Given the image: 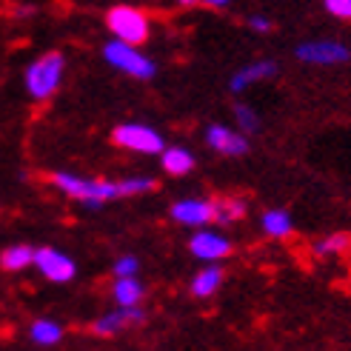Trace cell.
I'll use <instances>...</instances> for the list:
<instances>
[{
  "mask_svg": "<svg viewBox=\"0 0 351 351\" xmlns=\"http://www.w3.org/2000/svg\"><path fill=\"white\" fill-rule=\"evenodd\" d=\"M51 183H55L66 197H75L83 208H100L106 206L109 200L120 197V189L112 180H89L80 178V174L72 171H55L51 174Z\"/></svg>",
  "mask_w": 351,
  "mask_h": 351,
  "instance_id": "7a4b0ae2",
  "label": "cell"
},
{
  "mask_svg": "<svg viewBox=\"0 0 351 351\" xmlns=\"http://www.w3.org/2000/svg\"><path fill=\"white\" fill-rule=\"evenodd\" d=\"M260 229L266 232L269 237L283 240V237H289L294 232V223H291V215L286 212V208H269V212L260 217Z\"/></svg>",
  "mask_w": 351,
  "mask_h": 351,
  "instance_id": "9a60e30c",
  "label": "cell"
},
{
  "mask_svg": "<svg viewBox=\"0 0 351 351\" xmlns=\"http://www.w3.org/2000/svg\"><path fill=\"white\" fill-rule=\"evenodd\" d=\"M146 320V314L140 311L137 306H117L114 311H106L103 317L95 320V331L97 335H117V331L129 328V326H140Z\"/></svg>",
  "mask_w": 351,
  "mask_h": 351,
  "instance_id": "7c38bea8",
  "label": "cell"
},
{
  "mask_svg": "<svg viewBox=\"0 0 351 351\" xmlns=\"http://www.w3.org/2000/svg\"><path fill=\"white\" fill-rule=\"evenodd\" d=\"M63 75H66V58L60 51H46V55L34 58L26 72H23V86L32 100H49L60 89L63 83Z\"/></svg>",
  "mask_w": 351,
  "mask_h": 351,
  "instance_id": "6da1fadb",
  "label": "cell"
},
{
  "mask_svg": "<svg viewBox=\"0 0 351 351\" xmlns=\"http://www.w3.org/2000/svg\"><path fill=\"white\" fill-rule=\"evenodd\" d=\"M34 269H38L49 283H69V280H75L77 274V266H75V260L69 257L66 252L60 249H51V245H43V249H34V263H32Z\"/></svg>",
  "mask_w": 351,
  "mask_h": 351,
  "instance_id": "52a82bcc",
  "label": "cell"
},
{
  "mask_svg": "<svg viewBox=\"0 0 351 351\" xmlns=\"http://www.w3.org/2000/svg\"><path fill=\"white\" fill-rule=\"evenodd\" d=\"M103 60H106L114 72H123L134 80H152L157 75V66L149 55H143L140 46L123 43L117 38H112L109 43H103Z\"/></svg>",
  "mask_w": 351,
  "mask_h": 351,
  "instance_id": "3957f363",
  "label": "cell"
},
{
  "mask_svg": "<svg viewBox=\"0 0 351 351\" xmlns=\"http://www.w3.org/2000/svg\"><path fill=\"white\" fill-rule=\"evenodd\" d=\"M223 283V269L215 266V263H208L206 269H200L195 277H191V294L197 297V300H206V297H212Z\"/></svg>",
  "mask_w": 351,
  "mask_h": 351,
  "instance_id": "5bb4252c",
  "label": "cell"
},
{
  "mask_svg": "<svg viewBox=\"0 0 351 351\" xmlns=\"http://www.w3.org/2000/svg\"><path fill=\"white\" fill-rule=\"evenodd\" d=\"M323 9L337 21H351V0H323Z\"/></svg>",
  "mask_w": 351,
  "mask_h": 351,
  "instance_id": "603a6c76",
  "label": "cell"
},
{
  "mask_svg": "<svg viewBox=\"0 0 351 351\" xmlns=\"http://www.w3.org/2000/svg\"><path fill=\"white\" fill-rule=\"evenodd\" d=\"M137 271H140V263H137V257H132V254L120 257V260L114 263V277H137Z\"/></svg>",
  "mask_w": 351,
  "mask_h": 351,
  "instance_id": "cb8c5ba5",
  "label": "cell"
},
{
  "mask_svg": "<svg viewBox=\"0 0 351 351\" xmlns=\"http://www.w3.org/2000/svg\"><path fill=\"white\" fill-rule=\"evenodd\" d=\"M206 143L217 154H226V157H240V154L249 152V137H245L240 129L223 126V123H212V126L206 129Z\"/></svg>",
  "mask_w": 351,
  "mask_h": 351,
  "instance_id": "ba28073f",
  "label": "cell"
},
{
  "mask_svg": "<svg viewBox=\"0 0 351 351\" xmlns=\"http://www.w3.org/2000/svg\"><path fill=\"white\" fill-rule=\"evenodd\" d=\"M243 217H245V200H234V197L215 200V223L229 226V223L243 220Z\"/></svg>",
  "mask_w": 351,
  "mask_h": 351,
  "instance_id": "d6986e66",
  "label": "cell"
},
{
  "mask_svg": "<svg viewBox=\"0 0 351 351\" xmlns=\"http://www.w3.org/2000/svg\"><path fill=\"white\" fill-rule=\"evenodd\" d=\"M294 58L308 66H340L351 60V49L340 40L320 38V40H306L294 49Z\"/></svg>",
  "mask_w": 351,
  "mask_h": 351,
  "instance_id": "8992f818",
  "label": "cell"
},
{
  "mask_svg": "<svg viewBox=\"0 0 351 351\" xmlns=\"http://www.w3.org/2000/svg\"><path fill=\"white\" fill-rule=\"evenodd\" d=\"M249 26L254 29V32H260V34H269L271 32V21L266 14H254V17H249Z\"/></svg>",
  "mask_w": 351,
  "mask_h": 351,
  "instance_id": "d4e9b609",
  "label": "cell"
},
{
  "mask_svg": "<svg viewBox=\"0 0 351 351\" xmlns=\"http://www.w3.org/2000/svg\"><path fill=\"white\" fill-rule=\"evenodd\" d=\"M234 123H237V129L243 134H252V132L260 129V114L252 106H245V103H237L234 106Z\"/></svg>",
  "mask_w": 351,
  "mask_h": 351,
  "instance_id": "7402d4cb",
  "label": "cell"
},
{
  "mask_svg": "<svg viewBox=\"0 0 351 351\" xmlns=\"http://www.w3.org/2000/svg\"><path fill=\"white\" fill-rule=\"evenodd\" d=\"M29 337L34 346H58L63 340V326L58 320H34L29 326Z\"/></svg>",
  "mask_w": 351,
  "mask_h": 351,
  "instance_id": "e0dca14e",
  "label": "cell"
},
{
  "mask_svg": "<svg viewBox=\"0 0 351 351\" xmlns=\"http://www.w3.org/2000/svg\"><path fill=\"white\" fill-rule=\"evenodd\" d=\"M160 166L166 174H171V178H183V174H189L195 169V154L183 146H169L160 152Z\"/></svg>",
  "mask_w": 351,
  "mask_h": 351,
  "instance_id": "4fadbf2b",
  "label": "cell"
},
{
  "mask_svg": "<svg viewBox=\"0 0 351 351\" xmlns=\"http://www.w3.org/2000/svg\"><path fill=\"white\" fill-rule=\"evenodd\" d=\"M348 249H351V237L348 234H331V237H326L320 243H314V254L317 257H337V254H343Z\"/></svg>",
  "mask_w": 351,
  "mask_h": 351,
  "instance_id": "ffe728a7",
  "label": "cell"
},
{
  "mask_svg": "<svg viewBox=\"0 0 351 351\" xmlns=\"http://www.w3.org/2000/svg\"><path fill=\"white\" fill-rule=\"evenodd\" d=\"M174 3H180V6H195V3H200V0H174Z\"/></svg>",
  "mask_w": 351,
  "mask_h": 351,
  "instance_id": "83f0119b",
  "label": "cell"
},
{
  "mask_svg": "<svg viewBox=\"0 0 351 351\" xmlns=\"http://www.w3.org/2000/svg\"><path fill=\"white\" fill-rule=\"evenodd\" d=\"M117 189H120V197H132V195H146V191H154L157 189V180L154 178H126V180H117Z\"/></svg>",
  "mask_w": 351,
  "mask_h": 351,
  "instance_id": "44dd1931",
  "label": "cell"
},
{
  "mask_svg": "<svg viewBox=\"0 0 351 351\" xmlns=\"http://www.w3.org/2000/svg\"><path fill=\"white\" fill-rule=\"evenodd\" d=\"M34 263V249L32 245H23V243H17V245H9V249L0 254V266H3V271H23L29 269Z\"/></svg>",
  "mask_w": 351,
  "mask_h": 351,
  "instance_id": "ac0fdd59",
  "label": "cell"
},
{
  "mask_svg": "<svg viewBox=\"0 0 351 351\" xmlns=\"http://www.w3.org/2000/svg\"><path fill=\"white\" fill-rule=\"evenodd\" d=\"M106 26L112 32V38L123 40V43H132V46H143L152 34V17L137 9V6H112L106 12Z\"/></svg>",
  "mask_w": 351,
  "mask_h": 351,
  "instance_id": "277c9868",
  "label": "cell"
},
{
  "mask_svg": "<svg viewBox=\"0 0 351 351\" xmlns=\"http://www.w3.org/2000/svg\"><path fill=\"white\" fill-rule=\"evenodd\" d=\"M171 220L180 226H208L215 223V200H200V197H186L171 206Z\"/></svg>",
  "mask_w": 351,
  "mask_h": 351,
  "instance_id": "9c48e42d",
  "label": "cell"
},
{
  "mask_svg": "<svg viewBox=\"0 0 351 351\" xmlns=\"http://www.w3.org/2000/svg\"><path fill=\"white\" fill-rule=\"evenodd\" d=\"M34 14V6H17V17H29Z\"/></svg>",
  "mask_w": 351,
  "mask_h": 351,
  "instance_id": "4316f807",
  "label": "cell"
},
{
  "mask_svg": "<svg viewBox=\"0 0 351 351\" xmlns=\"http://www.w3.org/2000/svg\"><path fill=\"white\" fill-rule=\"evenodd\" d=\"M200 3H206V6H212V9H223V6H229L232 0H200Z\"/></svg>",
  "mask_w": 351,
  "mask_h": 351,
  "instance_id": "484cf974",
  "label": "cell"
},
{
  "mask_svg": "<svg viewBox=\"0 0 351 351\" xmlns=\"http://www.w3.org/2000/svg\"><path fill=\"white\" fill-rule=\"evenodd\" d=\"M114 303L117 306H137L140 300H143V294H146V286L140 283L137 277H114Z\"/></svg>",
  "mask_w": 351,
  "mask_h": 351,
  "instance_id": "2e32d148",
  "label": "cell"
},
{
  "mask_svg": "<svg viewBox=\"0 0 351 351\" xmlns=\"http://www.w3.org/2000/svg\"><path fill=\"white\" fill-rule=\"evenodd\" d=\"M114 146L126 149V152H137V154H160L166 149L163 134L157 132L149 123H120V126L112 132Z\"/></svg>",
  "mask_w": 351,
  "mask_h": 351,
  "instance_id": "5b68a950",
  "label": "cell"
},
{
  "mask_svg": "<svg viewBox=\"0 0 351 351\" xmlns=\"http://www.w3.org/2000/svg\"><path fill=\"white\" fill-rule=\"evenodd\" d=\"M189 252L195 254L197 260H206V263H215V260H223L232 254V243L229 237H223L220 232H197L195 237L189 240Z\"/></svg>",
  "mask_w": 351,
  "mask_h": 351,
  "instance_id": "30bf717a",
  "label": "cell"
},
{
  "mask_svg": "<svg viewBox=\"0 0 351 351\" xmlns=\"http://www.w3.org/2000/svg\"><path fill=\"white\" fill-rule=\"evenodd\" d=\"M274 75H277V63H274V60H254V63H245V66H240L237 72L229 77V92H232V95H243L245 89H252L254 83L271 80Z\"/></svg>",
  "mask_w": 351,
  "mask_h": 351,
  "instance_id": "8fae6325",
  "label": "cell"
}]
</instances>
